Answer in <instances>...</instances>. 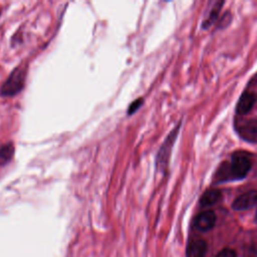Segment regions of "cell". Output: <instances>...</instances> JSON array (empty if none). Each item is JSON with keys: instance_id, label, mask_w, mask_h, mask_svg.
Masks as SVG:
<instances>
[{"instance_id": "cell-1", "label": "cell", "mask_w": 257, "mask_h": 257, "mask_svg": "<svg viewBox=\"0 0 257 257\" xmlns=\"http://www.w3.org/2000/svg\"><path fill=\"white\" fill-rule=\"evenodd\" d=\"M26 71L22 66H18L11 71L7 79L0 87L2 96H13L20 92L25 84Z\"/></svg>"}, {"instance_id": "cell-2", "label": "cell", "mask_w": 257, "mask_h": 257, "mask_svg": "<svg viewBox=\"0 0 257 257\" xmlns=\"http://www.w3.org/2000/svg\"><path fill=\"white\" fill-rule=\"evenodd\" d=\"M180 130V123L168 135L167 139L165 140V142L163 143L162 147L160 148L158 155H157V168L159 171L164 172L169 164V159H170V155L173 149V146L175 144V141L177 139L178 133Z\"/></svg>"}, {"instance_id": "cell-3", "label": "cell", "mask_w": 257, "mask_h": 257, "mask_svg": "<svg viewBox=\"0 0 257 257\" xmlns=\"http://www.w3.org/2000/svg\"><path fill=\"white\" fill-rule=\"evenodd\" d=\"M251 169V161L244 153H236L229 164L231 179H242L246 177Z\"/></svg>"}, {"instance_id": "cell-4", "label": "cell", "mask_w": 257, "mask_h": 257, "mask_svg": "<svg viewBox=\"0 0 257 257\" xmlns=\"http://www.w3.org/2000/svg\"><path fill=\"white\" fill-rule=\"evenodd\" d=\"M257 205V190H252L240 195L232 204V208L236 211L250 209Z\"/></svg>"}, {"instance_id": "cell-5", "label": "cell", "mask_w": 257, "mask_h": 257, "mask_svg": "<svg viewBox=\"0 0 257 257\" xmlns=\"http://www.w3.org/2000/svg\"><path fill=\"white\" fill-rule=\"evenodd\" d=\"M216 223V215L213 211L208 210L200 213L195 219V227L200 231L211 230Z\"/></svg>"}, {"instance_id": "cell-6", "label": "cell", "mask_w": 257, "mask_h": 257, "mask_svg": "<svg viewBox=\"0 0 257 257\" xmlns=\"http://www.w3.org/2000/svg\"><path fill=\"white\" fill-rule=\"evenodd\" d=\"M256 101V95L255 93L251 92V91H246L244 92L238 102H237V106H236V111L239 114H246L247 112H249L251 110V108L253 107L254 103Z\"/></svg>"}, {"instance_id": "cell-7", "label": "cell", "mask_w": 257, "mask_h": 257, "mask_svg": "<svg viewBox=\"0 0 257 257\" xmlns=\"http://www.w3.org/2000/svg\"><path fill=\"white\" fill-rule=\"evenodd\" d=\"M239 134L242 138L248 141H254L257 138V120L256 119H248L243 121L237 126Z\"/></svg>"}, {"instance_id": "cell-8", "label": "cell", "mask_w": 257, "mask_h": 257, "mask_svg": "<svg viewBox=\"0 0 257 257\" xmlns=\"http://www.w3.org/2000/svg\"><path fill=\"white\" fill-rule=\"evenodd\" d=\"M207 251V244L204 240L197 239L191 242L187 248V257H204Z\"/></svg>"}, {"instance_id": "cell-9", "label": "cell", "mask_w": 257, "mask_h": 257, "mask_svg": "<svg viewBox=\"0 0 257 257\" xmlns=\"http://www.w3.org/2000/svg\"><path fill=\"white\" fill-rule=\"evenodd\" d=\"M221 198V192L218 189H210L206 191L200 199L202 207H209L217 203Z\"/></svg>"}, {"instance_id": "cell-10", "label": "cell", "mask_w": 257, "mask_h": 257, "mask_svg": "<svg viewBox=\"0 0 257 257\" xmlns=\"http://www.w3.org/2000/svg\"><path fill=\"white\" fill-rule=\"evenodd\" d=\"M14 151L15 149L12 143H6L0 146V166H5L11 162Z\"/></svg>"}, {"instance_id": "cell-11", "label": "cell", "mask_w": 257, "mask_h": 257, "mask_svg": "<svg viewBox=\"0 0 257 257\" xmlns=\"http://www.w3.org/2000/svg\"><path fill=\"white\" fill-rule=\"evenodd\" d=\"M223 5V2H217L215 4V6L211 9L209 15L207 16V18L203 21V28L206 29V28H209L218 18V15H219V12H220V9H221V6Z\"/></svg>"}, {"instance_id": "cell-12", "label": "cell", "mask_w": 257, "mask_h": 257, "mask_svg": "<svg viewBox=\"0 0 257 257\" xmlns=\"http://www.w3.org/2000/svg\"><path fill=\"white\" fill-rule=\"evenodd\" d=\"M144 102V98L143 97H139L137 98L136 100H134L130 105H128V108H127V114H133L135 113L143 104Z\"/></svg>"}, {"instance_id": "cell-13", "label": "cell", "mask_w": 257, "mask_h": 257, "mask_svg": "<svg viewBox=\"0 0 257 257\" xmlns=\"http://www.w3.org/2000/svg\"><path fill=\"white\" fill-rule=\"evenodd\" d=\"M216 257H237L236 256V252L233 249L230 248H224L222 249L217 255Z\"/></svg>"}, {"instance_id": "cell-14", "label": "cell", "mask_w": 257, "mask_h": 257, "mask_svg": "<svg viewBox=\"0 0 257 257\" xmlns=\"http://www.w3.org/2000/svg\"><path fill=\"white\" fill-rule=\"evenodd\" d=\"M255 220H256V222H257V212H256V217H255Z\"/></svg>"}]
</instances>
